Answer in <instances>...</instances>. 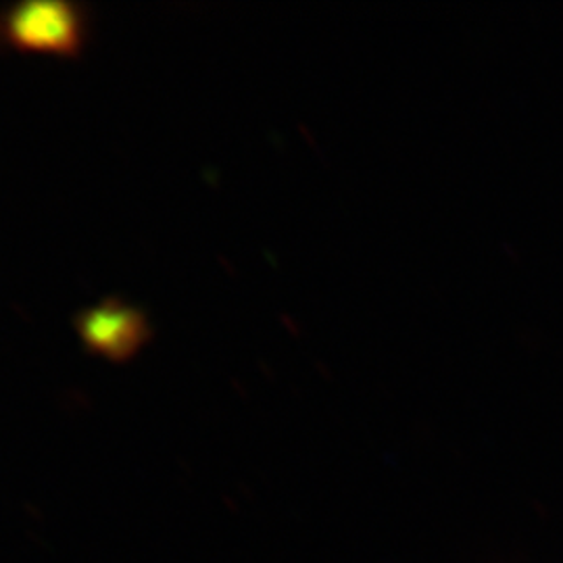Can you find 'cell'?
I'll list each match as a JSON object with an SVG mask.
<instances>
[{
	"label": "cell",
	"mask_w": 563,
	"mask_h": 563,
	"mask_svg": "<svg viewBox=\"0 0 563 563\" xmlns=\"http://www.w3.org/2000/svg\"><path fill=\"white\" fill-rule=\"evenodd\" d=\"M90 36V11L71 0H25L0 9V46L78 57Z\"/></svg>",
	"instance_id": "1"
},
{
	"label": "cell",
	"mask_w": 563,
	"mask_h": 563,
	"mask_svg": "<svg viewBox=\"0 0 563 563\" xmlns=\"http://www.w3.org/2000/svg\"><path fill=\"white\" fill-rule=\"evenodd\" d=\"M78 336L90 353L111 362L132 360L146 342L153 339V325L141 307L107 297L86 307L74 320Z\"/></svg>",
	"instance_id": "2"
}]
</instances>
